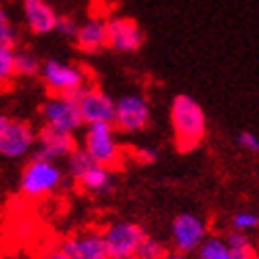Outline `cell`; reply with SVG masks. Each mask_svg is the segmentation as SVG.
<instances>
[{
    "mask_svg": "<svg viewBox=\"0 0 259 259\" xmlns=\"http://www.w3.org/2000/svg\"><path fill=\"white\" fill-rule=\"evenodd\" d=\"M66 164H68L70 175L76 179V184H78L84 192H91V194H108V192H112V188H114V171L108 169V166H101V164L93 162L84 154V150L80 146L68 156Z\"/></svg>",
    "mask_w": 259,
    "mask_h": 259,
    "instance_id": "cell-5",
    "label": "cell"
},
{
    "mask_svg": "<svg viewBox=\"0 0 259 259\" xmlns=\"http://www.w3.org/2000/svg\"><path fill=\"white\" fill-rule=\"evenodd\" d=\"M72 40L76 42L82 53H99L108 47V38H106V19L103 17H93L78 25Z\"/></svg>",
    "mask_w": 259,
    "mask_h": 259,
    "instance_id": "cell-16",
    "label": "cell"
},
{
    "mask_svg": "<svg viewBox=\"0 0 259 259\" xmlns=\"http://www.w3.org/2000/svg\"><path fill=\"white\" fill-rule=\"evenodd\" d=\"M76 30H78V25H76L70 17H59L57 23H55V32L63 38H74Z\"/></svg>",
    "mask_w": 259,
    "mask_h": 259,
    "instance_id": "cell-23",
    "label": "cell"
},
{
    "mask_svg": "<svg viewBox=\"0 0 259 259\" xmlns=\"http://www.w3.org/2000/svg\"><path fill=\"white\" fill-rule=\"evenodd\" d=\"M15 78V47L0 45V89L11 84Z\"/></svg>",
    "mask_w": 259,
    "mask_h": 259,
    "instance_id": "cell-20",
    "label": "cell"
},
{
    "mask_svg": "<svg viewBox=\"0 0 259 259\" xmlns=\"http://www.w3.org/2000/svg\"><path fill=\"white\" fill-rule=\"evenodd\" d=\"M63 181H66V173L59 162L34 156L21 171L19 190L28 198H47L53 196L63 186Z\"/></svg>",
    "mask_w": 259,
    "mask_h": 259,
    "instance_id": "cell-2",
    "label": "cell"
},
{
    "mask_svg": "<svg viewBox=\"0 0 259 259\" xmlns=\"http://www.w3.org/2000/svg\"><path fill=\"white\" fill-rule=\"evenodd\" d=\"M171 126L181 152L196 150L206 135V118L200 103L190 95H177L171 103Z\"/></svg>",
    "mask_w": 259,
    "mask_h": 259,
    "instance_id": "cell-1",
    "label": "cell"
},
{
    "mask_svg": "<svg viewBox=\"0 0 259 259\" xmlns=\"http://www.w3.org/2000/svg\"><path fill=\"white\" fill-rule=\"evenodd\" d=\"M5 120H7V118H5V116H3V114H0V126H3V124H5Z\"/></svg>",
    "mask_w": 259,
    "mask_h": 259,
    "instance_id": "cell-30",
    "label": "cell"
},
{
    "mask_svg": "<svg viewBox=\"0 0 259 259\" xmlns=\"http://www.w3.org/2000/svg\"><path fill=\"white\" fill-rule=\"evenodd\" d=\"M74 99H76V106H78L82 124L114 122V99L97 84H87Z\"/></svg>",
    "mask_w": 259,
    "mask_h": 259,
    "instance_id": "cell-9",
    "label": "cell"
},
{
    "mask_svg": "<svg viewBox=\"0 0 259 259\" xmlns=\"http://www.w3.org/2000/svg\"><path fill=\"white\" fill-rule=\"evenodd\" d=\"M76 148H78V144H76V137L72 133L55 131V128L47 126L40 128V133H36V156L40 158L61 162L68 160V156Z\"/></svg>",
    "mask_w": 259,
    "mask_h": 259,
    "instance_id": "cell-14",
    "label": "cell"
},
{
    "mask_svg": "<svg viewBox=\"0 0 259 259\" xmlns=\"http://www.w3.org/2000/svg\"><path fill=\"white\" fill-rule=\"evenodd\" d=\"M40 118H42V126L63 131V133H72V135L82 126V118H80V112H78L74 97L51 95L40 106Z\"/></svg>",
    "mask_w": 259,
    "mask_h": 259,
    "instance_id": "cell-7",
    "label": "cell"
},
{
    "mask_svg": "<svg viewBox=\"0 0 259 259\" xmlns=\"http://www.w3.org/2000/svg\"><path fill=\"white\" fill-rule=\"evenodd\" d=\"M0 45L15 47V28H13V23H0Z\"/></svg>",
    "mask_w": 259,
    "mask_h": 259,
    "instance_id": "cell-25",
    "label": "cell"
},
{
    "mask_svg": "<svg viewBox=\"0 0 259 259\" xmlns=\"http://www.w3.org/2000/svg\"><path fill=\"white\" fill-rule=\"evenodd\" d=\"M171 236H173V244H175V253H192L196 251L200 244L204 242V238L209 236V228L202 217L194 215V213H181L173 219L171 226Z\"/></svg>",
    "mask_w": 259,
    "mask_h": 259,
    "instance_id": "cell-11",
    "label": "cell"
},
{
    "mask_svg": "<svg viewBox=\"0 0 259 259\" xmlns=\"http://www.w3.org/2000/svg\"><path fill=\"white\" fill-rule=\"evenodd\" d=\"M164 253H166V247H164V244H162L160 240L146 236V238H144V242H141V247H139L137 257H146V259H160V257H164Z\"/></svg>",
    "mask_w": 259,
    "mask_h": 259,
    "instance_id": "cell-22",
    "label": "cell"
},
{
    "mask_svg": "<svg viewBox=\"0 0 259 259\" xmlns=\"http://www.w3.org/2000/svg\"><path fill=\"white\" fill-rule=\"evenodd\" d=\"M232 226H234V232L249 234V232L257 230L259 217H257V213H253V211H238L234 217H232Z\"/></svg>",
    "mask_w": 259,
    "mask_h": 259,
    "instance_id": "cell-21",
    "label": "cell"
},
{
    "mask_svg": "<svg viewBox=\"0 0 259 259\" xmlns=\"http://www.w3.org/2000/svg\"><path fill=\"white\" fill-rule=\"evenodd\" d=\"M198 259H234L226 247V240L217 238V236H206L204 242L196 249Z\"/></svg>",
    "mask_w": 259,
    "mask_h": 259,
    "instance_id": "cell-18",
    "label": "cell"
},
{
    "mask_svg": "<svg viewBox=\"0 0 259 259\" xmlns=\"http://www.w3.org/2000/svg\"><path fill=\"white\" fill-rule=\"evenodd\" d=\"M156 150L154 148H139V150H135V160L137 162H141V164H150V162H154L156 160Z\"/></svg>",
    "mask_w": 259,
    "mask_h": 259,
    "instance_id": "cell-26",
    "label": "cell"
},
{
    "mask_svg": "<svg viewBox=\"0 0 259 259\" xmlns=\"http://www.w3.org/2000/svg\"><path fill=\"white\" fill-rule=\"evenodd\" d=\"M150 122V106L141 95H122L114 99V122L112 126L122 133L144 131Z\"/></svg>",
    "mask_w": 259,
    "mask_h": 259,
    "instance_id": "cell-10",
    "label": "cell"
},
{
    "mask_svg": "<svg viewBox=\"0 0 259 259\" xmlns=\"http://www.w3.org/2000/svg\"><path fill=\"white\" fill-rule=\"evenodd\" d=\"M131 259H146V257H131Z\"/></svg>",
    "mask_w": 259,
    "mask_h": 259,
    "instance_id": "cell-31",
    "label": "cell"
},
{
    "mask_svg": "<svg viewBox=\"0 0 259 259\" xmlns=\"http://www.w3.org/2000/svg\"><path fill=\"white\" fill-rule=\"evenodd\" d=\"M59 249L70 259H110L103 236L97 230L76 232V234L63 238Z\"/></svg>",
    "mask_w": 259,
    "mask_h": 259,
    "instance_id": "cell-13",
    "label": "cell"
},
{
    "mask_svg": "<svg viewBox=\"0 0 259 259\" xmlns=\"http://www.w3.org/2000/svg\"><path fill=\"white\" fill-rule=\"evenodd\" d=\"M0 23H11V17H9L7 9L3 7V3H0Z\"/></svg>",
    "mask_w": 259,
    "mask_h": 259,
    "instance_id": "cell-28",
    "label": "cell"
},
{
    "mask_svg": "<svg viewBox=\"0 0 259 259\" xmlns=\"http://www.w3.org/2000/svg\"><path fill=\"white\" fill-rule=\"evenodd\" d=\"M160 259H186V255H181V253H169V251H166L164 257H160Z\"/></svg>",
    "mask_w": 259,
    "mask_h": 259,
    "instance_id": "cell-29",
    "label": "cell"
},
{
    "mask_svg": "<svg viewBox=\"0 0 259 259\" xmlns=\"http://www.w3.org/2000/svg\"><path fill=\"white\" fill-rule=\"evenodd\" d=\"M106 38L108 47L120 53H135L144 45V30L133 17L116 15L106 19Z\"/></svg>",
    "mask_w": 259,
    "mask_h": 259,
    "instance_id": "cell-12",
    "label": "cell"
},
{
    "mask_svg": "<svg viewBox=\"0 0 259 259\" xmlns=\"http://www.w3.org/2000/svg\"><path fill=\"white\" fill-rule=\"evenodd\" d=\"M101 236L110 259H131L137 257L141 242L148 234L135 222H116L103 230Z\"/></svg>",
    "mask_w": 259,
    "mask_h": 259,
    "instance_id": "cell-6",
    "label": "cell"
},
{
    "mask_svg": "<svg viewBox=\"0 0 259 259\" xmlns=\"http://www.w3.org/2000/svg\"><path fill=\"white\" fill-rule=\"evenodd\" d=\"M23 19L34 34L55 32V23L59 19L57 11L49 0H23Z\"/></svg>",
    "mask_w": 259,
    "mask_h": 259,
    "instance_id": "cell-15",
    "label": "cell"
},
{
    "mask_svg": "<svg viewBox=\"0 0 259 259\" xmlns=\"http://www.w3.org/2000/svg\"><path fill=\"white\" fill-rule=\"evenodd\" d=\"M36 148V128L28 120H5L0 126V156L19 160Z\"/></svg>",
    "mask_w": 259,
    "mask_h": 259,
    "instance_id": "cell-8",
    "label": "cell"
},
{
    "mask_svg": "<svg viewBox=\"0 0 259 259\" xmlns=\"http://www.w3.org/2000/svg\"><path fill=\"white\" fill-rule=\"evenodd\" d=\"M40 259H70L66 253H63L59 247H53V249H49L40 255Z\"/></svg>",
    "mask_w": 259,
    "mask_h": 259,
    "instance_id": "cell-27",
    "label": "cell"
},
{
    "mask_svg": "<svg viewBox=\"0 0 259 259\" xmlns=\"http://www.w3.org/2000/svg\"><path fill=\"white\" fill-rule=\"evenodd\" d=\"M224 240H226V247L230 249V253L234 259H257L255 257V247H253L249 234H242V232H230Z\"/></svg>",
    "mask_w": 259,
    "mask_h": 259,
    "instance_id": "cell-17",
    "label": "cell"
},
{
    "mask_svg": "<svg viewBox=\"0 0 259 259\" xmlns=\"http://www.w3.org/2000/svg\"><path fill=\"white\" fill-rule=\"evenodd\" d=\"M80 148L93 162L108 166L112 171L122 160V148L116 139V128L112 124H87Z\"/></svg>",
    "mask_w": 259,
    "mask_h": 259,
    "instance_id": "cell-4",
    "label": "cell"
},
{
    "mask_svg": "<svg viewBox=\"0 0 259 259\" xmlns=\"http://www.w3.org/2000/svg\"><path fill=\"white\" fill-rule=\"evenodd\" d=\"M40 78L51 95L57 97H76L89 84V74L76 63L47 59L40 63Z\"/></svg>",
    "mask_w": 259,
    "mask_h": 259,
    "instance_id": "cell-3",
    "label": "cell"
},
{
    "mask_svg": "<svg viewBox=\"0 0 259 259\" xmlns=\"http://www.w3.org/2000/svg\"><path fill=\"white\" fill-rule=\"evenodd\" d=\"M238 144H240V148H244L247 152H257L259 150V139L251 131H242L238 135Z\"/></svg>",
    "mask_w": 259,
    "mask_h": 259,
    "instance_id": "cell-24",
    "label": "cell"
},
{
    "mask_svg": "<svg viewBox=\"0 0 259 259\" xmlns=\"http://www.w3.org/2000/svg\"><path fill=\"white\" fill-rule=\"evenodd\" d=\"M40 59H38L30 51H17L15 49V76L21 78H32L40 72Z\"/></svg>",
    "mask_w": 259,
    "mask_h": 259,
    "instance_id": "cell-19",
    "label": "cell"
}]
</instances>
